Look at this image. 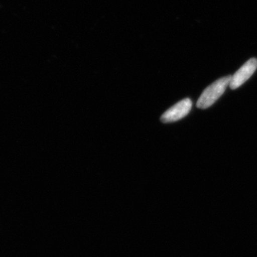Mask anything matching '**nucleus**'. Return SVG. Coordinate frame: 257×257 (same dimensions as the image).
Masks as SVG:
<instances>
[{
  "label": "nucleus",
  "mask_w": 257,
  "mask_h": 257,
  "mask_svg": "<svg viewBox=\"0 0 257 257\" xmlns=\"http://www.w3.org/2000/svg\"><path fill=\"white\" fill-rule=\"evenodd\" d=\"M232 76H226L217 79L204 89L197 102L199 109H205L213 105L224 94L226 87L229 86Z\"/></svg>",
  "instance_id": "obj_1"
},
{
  "label": "nucleus",
  "mask_w": 257,
  "mask_h": 257,
  "mask_svg": "<svg viewBox=\"0 0 257 257\" xmlns=\"http://www.w3.org/2000/svg\"><path fill=\"white\" fill-rule=\"evenodd\" d=\"M256 69V59H250L231 77L230 88L231 89H236L242 85L243 83L246 82L252 76Z\"/></svg>",
  "instance_id": "obj_3"
},
{
  "label": "nucleus",
  "mask_w": 257,
  "mask_h": 257,
  "mask_svg": "<svg viewBox=\"0 0 257 257\" xmlns=\"http://www.w3.org/2000/svg\"><path fill=\"white\" fill-rule=\"evenodd\" d=\"M192 107V102L189 98L179 101L162 114L161 120L164 123L175 122L187 116Z\"/></svg>",
  "instance_id": "obj_2"
}]
</instances>
